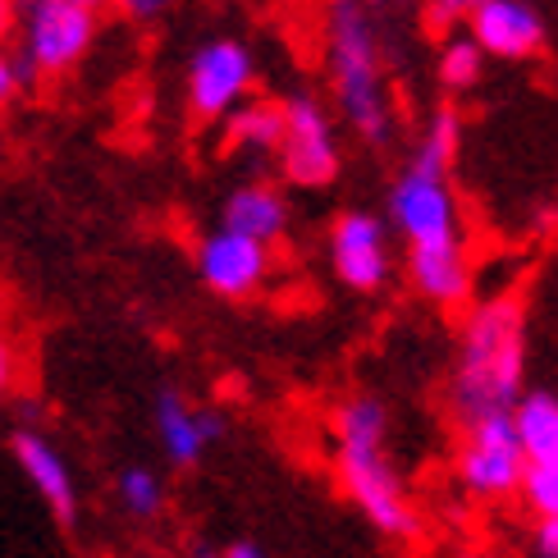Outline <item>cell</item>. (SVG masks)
Returning a JSON list of instances; mask_svg holds the SVG:
<instances>
[{"mask_svg": "<svg viewBox=\"0 0 558 558\" xmlns=\"http://www.w3.org/2000/svg\"><path fill=\"white\" fill-rule=\"evenodd\" d=\"M156 435L174 468H197L202 453L225 435V422L216 412H197L179 389H160L156 393Z\"/></svg>", "mask_w": 558, "mask_h": 558, "instance_id": "12", "label": "cell"}, {"mask_svg": "<svg viewBox=\"0 0 558 558\" xmlns=\"http://www.w3.org/2000/svg\"><path fill=\"white\" fill-rule=\"evenodd\" d=\"M435 74H439V83H445L449 92H468V87H476L481 74H485V46H481L472 33L449 37L445 46H439Z\"/></svg>", "mask_w": 558, "mask_h": 558, "instance_id": "17", "label": "cell"}, {"mask_svg": "<svg viewBox=\"0 0 558 558\" xmlns=\"http://www.w3.org/2000/svg\"><path fill=\"white\" fill-rule=\"evenodd\" d=\"M197 275L220 298H252L270 275V243L220 225L197 243Z\"/></svg>", "mask_w": 558, "mask_h": 558, "instance_id": "10", "label": "cell"}, {"mask_svg": "<svg viewBox=\"0 0 558 558\" xmlns=\"http://www.w3.org/2000/svg\"><path fill=\"white\" fill-rule=\"evenodd\" d=\"M449 170L453 166L412 151L389 183V225L408 243V279L435 307H462L472 298V257Z\"/></svg>", "mask_w": 558, "mask_h": 558, "instance_id": "1", "label": "cell"}, {"mask_svg": "<svg viewBox=\"0 0 558 558\" xmlns=\"http://www.w3.org/2000/svg\"><path fill=\"white\" fill-rule=\"evenodd\" d=\"M229 151H279L284 143V101H243L225 114Z\"/></svg>", "mask_w": 558, "mask_h": 558, "instance_id": "15", "label": "cell"}, {"mask_svg": "<svg viewBox=\"0 0 558 558\" xmlns=\"http://www.w3.org/2000/svg\"><path fill=\"white\" fill-rule=\"evenodd\" d=\"M476 5H481V0H430V14L439 23H453V19H468Z\"/></svg>", "mask_w": 558, "mask_h": 558, "instance_id": "23", "label": "cell"}, {"mask_svg": "<svg viewBox=\"0 0 558 558\" xmlns=\"http://www.w3.org/2000/svg\"><path fill=\"white\" fill-rule=\"evenodd\" d=\"M10 449H14V458H19V468L28 472L33 490H41V499L51 504V513H56L64 526H74V518H78V490H74V476H69L64 458L56 453L51 439H41L37 430H19V435L10 439Z\"/></svg>", "mask_w": 558, "mask_h": 558, "instance_id": "13", "label": "cell"}, {"mask_svg": "<svg viewBox=\"0 0 558 558\" xmlns=\"http://www.w3.org/2000/svg\"><path fill=\"white\" fill-rule=\"evenodd\" d=\"M193 558H225V549H211V545H197Z\"/></svg>", "mask_w": 558, "mask_h": 558, "instance_id": "28", "label": "cell"}, {"mask_svg": "<svg viewBox=\"0 0 558 558\" xmlns=\"http://www.w3.org/2000/svg\"><path fill=\"white\" fill-rule=\"evenodd\" d=\"M526 449L513 412H485L468 422V439L458 453V481L472 499H508L518 495L526 472Z\"/></svg>", "mask_w": 558, "mask_h": 558, "instance_id": "5", "label": "cell"}, {"mask_svg": "<svg viewBox=\"0 0 558 558\" xmlns=\"http://www.w3.org/2000/svg\"><path fill=\"white\" fill-rule=\"evenodd\" d=\"M5 380H10V357H5V343H0V389H5Z\"/></svg>", "mask_w": 558, "mask_h": 558, "instance_id": "27", "label": "cell"}, {"mask_svg": "<svg viewBox=\"0 0 558 558\" xmlns=\"http://www.w3.org/2000/svg\"><path fill=\"white\" fill-rule=\"evenodd\" d=\"M33 74H37V69H33L28 56H5V51H0V106L14 101L19 92L33 83Z\"/></svg>", "mask_w": 558, "mask_h": 558, "instance_id": "21", "label": "cell"}, {"mask_svg": "<svg viewBox=\"0 0 558 558\" xmlns=\"http://www.w3.org/2000/svg\"><path fill=\"white\" fill-rule=\"evenodd\" d=\"M97 41V10L74 0H28L23 5V56L37 74H64Z\"/></svg>", "mask_w": 558, "mask_h": 558, "instance_id": "8", "label": "cell"}, {"mask_svg": "<svg viewBox=\"0 0 558 558\" xmlns=\"http://www.w3.org/2000/svg\"><path fill=\"white\" fill-rule=\"evenodd\" d=\"M518 495L536 518H558V458H531Z\"/></svg>", "mask_w": 558, "mask_h": 558, "instance_id": "19", "label": "cell"}, {"mask_svg": "<svg viewBox=\"0 0 558 558\" xmlns=\"http://www.w3.org/2000/svg\"><path fill=\"white\" fill-rule=\"evenodd\" d=\"M335 462L348 499L362 508L371 526L393 541H412L422 531V518L389 462V412L380 399L357 393L335 408Z\"/></svg>", "mask_w": 558, "mask_h": 558, "instance_id": "4", "label": "cell"}, {"mask_svg": "<svg viewBox=\"0 0 558 558\" xmlns=\"http://www.w3.org/2000/svg\"><path fill=\"white\" fill-rule=\"evenodd\" d=\"M129 19H137V23H151V19H160L170 10V0H114Z\"/></svg>", "mask_w": 558, "mask_h": 558, "instance_id": "22", "label": "cell"}, {"mask_svg": "<svg viewBox=\"0 0 558 558\" xmlns=\"http://www.w3.org/2000/svg\"><path fill=\"white\" fill-rule=\"evenodd\" d=\"M536 554L541 558H558V518H541V526H536Z\"/></svg>", "mask_w": 558, "mask_h": 558, "instance_id": "24", "label": "cell"}, {"mask_svg": "<svg viewBox=\"0 0 558 558\" xmlns=\"http://www.w3.org/2000/svg\"><path fill=\"white\" fill-rule=\"evenodd\" d=\"M526 380V312L518 293H499L468 316L453 366V408L462 422L485 412H513Z\"/></svg>", "mask_w": 558, "mask_h": 558, "instance_id": "2", "label": "cell"}, {"mask_svg": "<svg viewBox=\"0 0 558 558\" xmlns=\"http://www.w3.org/2000/svg\"><path fill=\"white\" fill-rule=\"evenodd\" d=\"M10 28H14V0H0V41H5Z\"/></svg>", "mask_w": 558, "mask_h": 558, "instance_id": "26", "label": "cell"}, {"mask_svg": "<svg viewBox=\"0 0 558 558\" xmlns=\"http://www.w3.org/2000/svg\"><path fill=\"white\" fill-rule=\"evenodd\" d=\"M279 166L293 189H330L339 179V133L325 101L316 92H293L284 101V143H279Z\"/></svg>", "mask_w": 558, "mask_h": 558, "instance_id": "6", "label": "cell"}, {"mask_svg": "<svg viewBox=\"0 0 558 558\" xmlns=\"http://www.w3.org/2000/svg\"><path fill=\"white\" fill-rule=\"evenodd\" d=\"M389 225L376 211H343L330 225V270L343 289L376 293L389 279Z\"/></svg>", "mask_w": 558, "mask_h": 558, "instance_id": "9", "label": "cell"}, {"mask_svg": "<svg viewBox=\"0 0 558 558\" xmlns=\"http://www.w3.org/2000/svg\"><path fill=\"white\" fill-rule=\"evenodd\" d=\"M458 143H462V114L453 106H439L430 110V120L422 129V143H416V151L439 160V166H453V156H458Z\"/></svg>", "mask_w": 558, "mask_h": 558, "instance_id": "20", "label": "cell"}, {"mask_svg": "<svg viewBox=\"0 0 558 558\" xmlns=\"http://www.w3.org/2000/svg\"><path fill=\"white\" fill-rule=\"evenodd\" d=\"M513 422L526 458H558V393L522 389V399L513 403Z\"/></svg>", "mask_w": 558, "mask_h": 558, "instance_id": "16", "label": "cell"}, {"mask_svg": "<svg viewBox=\"0 0 558 558\" xmlns=\"http://www.w3.org/2000/svg\"><path fill=\"white\" fill-rule=\"evenodd\" d=\"M120 504H124L129 518L147 522L166 508V485H160V476L151 468H124L120 472Z\"/></svg>", "mask_w": 558, "mask_h": 558, "instance_id": "18", "label": "cell"}, {"mask_svg": "<svg viewBox=\"0 0 558 558\" xmlns=\"http://www.w3.org/2000/svg\"><path fill=\"white\" fill-rule=\"evenodd\" d=\"M74 5H87V10H106V5H114V0H74Z\"/></svg>", "mask_w": 558, "mask_h": 558, "instance_id": "29", "label": "cell"}, {"mask_svg": "<svg viewBox=\"0 0 558 558\" xmlns=\"http://www.w3.org/2000/svg\"><path fill=\"white\" fill-rule=\"evenodd\" d=\"M257 87V56L252 46L239 37H211L202 41L193 60H189V78H183V92H189V110L197 120H225L234 106H243Z\"/></svg>", "mask_w": 558, "mask_h": 558, "instance_id": "7", "label": "cell"}, {"mask_svg": "<svg viewBox=\"0 0 558 558\" xmlns=\"http://www.w3.org/2000/svg\"><path fill=\"white\" fill-rule=\"evenodd\" d=\"M468 33L495 60H531L545 51V19L526 0H481L468 14Z\"/></svg>", "mask_w": 558, "mask_h": 558, "instance_id": "11", "label": "cell"}, {"mask_svg": "<svg viewBox=\"0 0 558 558\" xmlns=\"http://www.w3.org/2000/svg\"><path fill=\"white\" fill-rule=\"evenodd\" d=\"M225 558H270V554H266L257 541H234V545L225 549Z\"/></svg>", "mask_w": 558, "mask_h": 558, "instance_id": "25", "label": "cell"}, {"mask_svg": "<svg viewBox=\"0 0 558 558\" xmlns=\"http://www.w3.org/2000/svg\"><path fill=\"white\" fill-rule=\"evenodd\" d=\"M220 225L239 229V234H252L262 243H279L289 229V202L284 193L275 189V183H239L234 193L225 197L220 206Z\"/></svg>", "mask_w": 558, "mask_h": 558, "instance_id": "14", "label": "cell"}, {"mask_svg": "<svg viewBox=\"0 0 558 558\" xmlns=\"http://www.w3.org/2000/svg\"><path fill=\"white\" fill-rule=\"evenodd\" d=\"M325 74L343 124L366 147H385L393 137V97L380 51V28L366 0H330L325 14Z\"/></svg>", "mask_w": 558, "mask_h": 558, "instance_id": "3", "label": "cell"}]
</instances>
